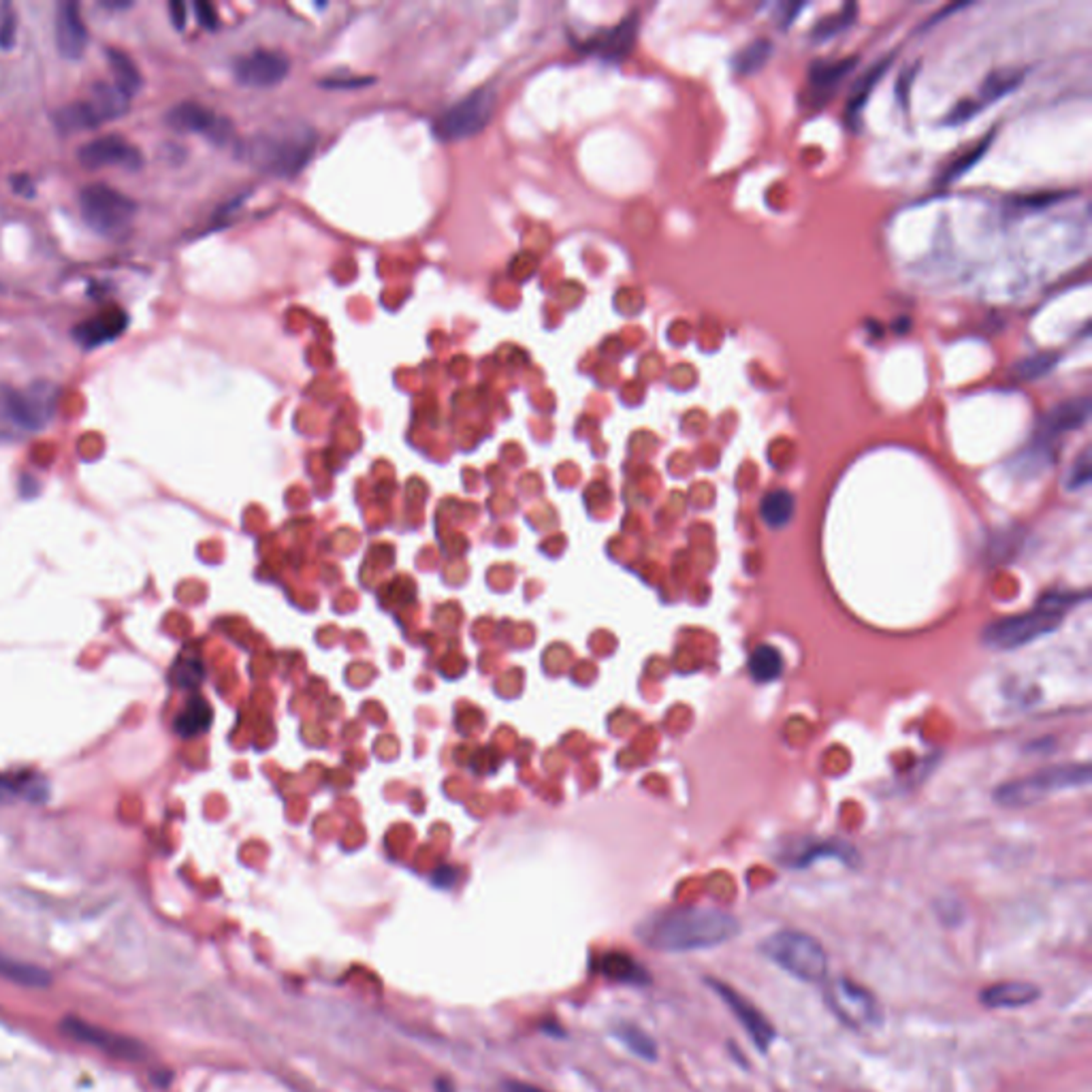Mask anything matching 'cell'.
<instances>
[{"label":"cell","instance_id":"6da1fadb","mask_svg":"<svg viewBox=\"0 0 1092 1092\" xmlns=\"http://www.w3.org/2000/svg\"><path fill=\"white\" fill-rule=\"evenodd\" d=\"M741 921L715 907H674L642 921L640 939L657 951L681 953L711 949L732 941Z\"/></svg>","mask_w":1092,"mask_h":1092},{"label":"cell","instance_id":"7a4b0ae2","mask_svg":"<svg viewBox=\"0 0 1092 1092\" xmlns=\"http://www.w3.org/2000/svg\"><path fill=\"white\" fill-rule=\"evenodd\" d=\"M316 133L303 125H282L258 133L245 144L243 157L263 174L292 178L312 159Z\"/></svg>","mask_w":1092,"mask_h":1092},{"label":"cell","instance_id":"3957f363","mask_svg":"<svg viewBox=\"0 0 1092 1092\" xmlns=\"http://www.w3.org/2000/svg\"><path fill=\"white\" fill-rule=\"evenodd\" d=\"M1075 604H1078V595L1048 593L1033 610L988 625L983 632V642L998 651L1024 647L1028 642L1052 634L1063 621L1065 612Z\"/></svg>","mask_w":1092,"mask_h":1092},{"label":"cell","instance_id":"277c9868","mask_svg":"<svg viewBox=\"0 0 1092 1092\" xmlns=\"http://www.w3.org/2000/svg\"><path fill=\"white\" fill-rule=\"evenodd\" d=\"M760 951L792 977L807 983L828 979V953L815 936L801 930H779L760 943Z\"/></svg>","mask_w":1092,"mask_h":1092},{"label":"cell","instance_id":"5b68a950","mask_svg":"<svg viewBox=\"0 0 1092 1092\" xmlns=\"http://www.w3.org/2000/svg\"><path fill=\"white\" fill-rule=\"evenodd\" d=\"M1090 781V766L1088 764H1063V766H1048L1041 771L1003 783L996 790L994 798L998 805L1018 809V807H1030L1041 803L1045 796L1052 792H1063L1073 788H1084Z\"/></svg>","mask_w":1092,"mask_h":1092},{"label":"cell","instance_id":"8992f818","mask_svg":"<svg viewBox=\"0 0 1092 1092\" xmlns=\"http://www.w3.org/2000/svg\"><path fill=\"white\" fill-rule=\"evenodd\" d=\"M80 209L86 224L99 235L118 237L131 226L137 203L107 183H90L80 194Z\"/></svg>","mask_w":1092,"mask_h":1092},{"label":"cell","instance_id":"52a82bcc","mask_svg":"<svg viewBox=\"0 0 1092 1092\" xmlns=\"http://www.w3.org/2000/svg\"><path fill=\"white\" fill-rule=\"evenodd\" d=\"M824 1001L837 1020L852 1030H869L884 1022V1007L877 996L848 977L830 979Z\"/></svg>","mask_w":1092,"mask_h":1092},{"label":"cell","instance_id":"ba28073f","mask_svg":"<svg viewBox=\"0 0 1092 1092\" xmlns=\"http://www.w3.org/2000/svg\"><path fill=\"white\" fill-rule=\"evenodd\" d=\"M496 110V92L491 88L474 90L472 95L464 97L434 122V133L444 142L466 140L481 133Z\"/></svg>","mask_w":1092,"mask_h":1092},{"label":"cell","instance_id":"9c48e42d","mask_svg":"<svg viewBox=\"0 0 1092 1092\" xmlns=\"http://www.w3.org/2000/svg\"><path fill=\"white\" fill-rule=\"evenodd\" d=\"M52 391H18L13 387H0V419L9 421L15 427L43 429L52 417Z\"/></svg>","mask_w":1092,"mask_h":1092},{"label":"cell","instance_id":"30bf717a","mask_svg":"<svg viewBox=\"0 0 1092 1092\" xmlns=\"http://www.w3.org/2000/svg\"><path fill=\"white\" fill-rule=\"evenodd\" d=\"M706 983H709L713 992L728 1005L732 1016L741 1022V1026L745 1028V1033L749 1035L753 1045H756L758 1052L766 1054L768 1050H771V1045L777 1037V1030L771 1024V1020H768L764 1013L749 1001V998H745L736 988L728 986V983L713 977L706 979Z\"/></svg>","mask_w":1092,"mask_h":1092},{"label":"cell","instance_id":"8fae6325","mask_svg":"<svg viewBox=\"0 0 1092 1092\" xmlns=\"http://www.w3.org/2000/svg\"><path fill=\"white\" fill-rule=\"evenodd\" d=\"M77 161L92 172L103 167H125L129 172H140L144 167V154L122 137L107 135L77 150Z\"/></svg>","mask_w":1092,"mask_h":1092},{"label":"cell","instance_id":"7c38bea8","mask_svg":"<svg viewBox=\"0 0 1092 1092\" xmlns=\"http://www.w3.org/2000/svg\"><path fill=\"white\" fill-rule=\"evenodd\" d=\"M167 125L180 133L205 135L207 140L216 144H224L230 137V125L224 118L213 114L209 107L192 103V101L176 105L174 110L167 114Z\"/></svg>","mask_w":1092,"mask_h":1092},{"label":"cell","instance_id":"4fadbf2b","mask_svg":"<svg viewBox=\"0 0 1092 1092\" xmlns=\"http://www.w3.org/2000/svg\"><path fill=\"white\" fill-rule=\"evenodd\" d=\"M63 1030L75 1041L92 1045V1048L103 1050V1052L112 1054V1056L125 1058V1060H142L144 1058V1048H142L140 1041L122 1037L118 1033H112V1030L99 1028V1026L90 1024V1022L67 1018L63 1022Z\"/></svg>","mask_w":1092,"mask_h":1092},{"label":"cell","instance_id":"5bb4252c","mask_svg":"<svg viewBox=\"0 0 1092 1092\" xmlns=\"http://www.w3.org/2000/svg\"><path fill=\"white\" fill-rule=\"evenodd\" d=\"M235 80L243 86L250 88H269L280 84L288 75V60L282 54L275 52H252L248 56H241L233 65Z\"/></svg>","mask_w":1092,"mask_h":1092},{"label":"cell","instance_id":"9a60e30c","mask_svg":"<svg viewBox=\"0 0 1092 1092\" xmlns=\"http://www.w3.org/2000/svg\"><path fill=\"white\" fill-rule=\"evenodd\" d=\"M88 26L82 18L80 5L65 0L56 9V48L67 60H80L88 50Z\"/></svg>","mask_w":1092,"mask_h":1092},{"label":"cell","instance_id":"2e32d148","mask_svg":"<svg viewBox=\"0 0 1092 1092\" xmlns=\"http://www.w3.org/2000/svg\"><path fill=\"white\" fill-rule=\"evenodd\" d=\"M127 327H129L127 312H122L120 307H112V310H105L97 316L80 322V325L73 329V337L82 348L90 350V348H97L118 340V337L127 331Z\"/></svg>","mask_w":1092,"mask_h":1092},{"label":"cell","instance_id":"e0dca14e","mask_svg":"<svg viewBox=\"0 0 1092 1092\" xmlns=\"http://www.w3.org/2000/svg\"><path fill=\"white\" fill-rule=\"evenodd\" d=\"M822 858H839L845 865H856V852L845 843L835 841H803L792 848L783 850L781 865L790 869H807L815 860Z\"/></svg>","mask_w":1092,"mask_h":1092},{"label":"cell","instance_id":"ac0fdd59","mask_svg":"<svg viewBox=\"0 0 1092 1092\" xmlns=\"http://www.w3.org/2000/svg\"><path fill=\"white\" fill-rule=\"evenodd\" d=\"M1041 990L1030 981L1009 979L986 986L979 994V1001L988 1009H1020L1039 1001Z\"/></svg>","mask_w":1092,"mask_h":1092},{"label":"cell","instance_id":"d6986e66","mask_svg":"<svg viewBox=\"0 0 1092 1092\" xmlns=\"http://www.w3.org/2000/svg\"><path fill=\"white\" fill-rule=\"evenodd\" d=\"M1092 410V399L1088 395L1067 399V402L1054 406L1048 417L1043 419V434L1045 436H1063L1069 432L1080 429Z\"/></svg>","mask_w":1092,"mask_h":1092},{"label":"cell","instance_id":"ffe728a7","mask_svg":"<svg viewBox=\"0 0 1092 1092\" xmlns=\"http://www.w3.org/2000/svg\"><path fill=\"white\" fill-rule=\"evenodd\" d=\"M638 35V18L636 15H627L623 22H619L614 28L597 41L595 52L606 60H621L629 52H632Z\"/></svg>","mask_w":1092,"mask_h":1092},{"label":"cell","instance_id":"44dd1931","mask_svg":"<svg viewBox=\"0 0 1092 1092\" xmlns=\"http://www.w3.org/2000/svg\"><path fill=\"white\" fill-rule=\"evenodd\" d=\"M599 971H602V975L621 983H634V986H644V983H649L647 968H644L640 962H636L632 956L619 951L604 953L602 960H599Z\"/></svg>","mask_w":1092,"mask_h":1092},{"label":"cell","instance_id":"7402d4cb","mask_svg":"<svg viewBox=\"0 0 1092 1092\" xmlns=\"http://www.w3.org/2000/svg\"><path fill=\"white\" fill-rule=\"evenodd\" d=\"M107 63H110V69L114 75V86L122 92V95H127L131 99L142 90L144 86L142 71L127 52L112 48L110 52H107Z\"/></svg>","mask_w":1092,"mask_h":1092},{"label":"cell","instance_id":"603a6c76","mask_svg":"<svg viewBox=\"0 0 1092 1092\" xmlns=\"http://www.w3.org/2000/svg\"><path fill=\"white\" fill-rule=\"evenodd\" d=\"M129 101L131 99L127 95H122L114 84H101V82L92 86L90 99H88V103L95 107V112L99 114L101 122H110L125 116L131 107Z\"/></svg>","mask_w":1092,"mask_h":1092},{"label":"cell","instance_id":"cb8c5ba5","mask_svg":"<svg viewBox=\"0 0 1092 1092\" xmlns=\"http://www.w3.org/2000/svg\"><path fill=\"white\" fill-rule=\"evenodd\" d=\"M54 122L63 133L92 131L103 125L99 114L95 112V107H92L88 101H75L71 105H65L63 110H58L54 114Z\"/></svg>","mask_w":1092,"mask_h":1092},{"label":"cell","instance_id":"d4e9b609","mask_svg":"<svg viewBox=\"0 0 1092 1092\" xmlns=\"http://www.w3.org/2000/svg\"><path fill=\"white\" fill-rule=\"evenodd\" d=\"M211 719H213V711L209 702L194 696L186 706H183V711L176 717V732L182 738L198 736L209 730Z\"/></svg>","mask_w":1092,"mask_h":1092},{"label":"cell","instance_id":"484cf974","mask_svg":"<svg viewBox=\"0 0 1092 1092\" xmlns=\"http://www.w3.org/2000/svg\"><path fill=\"white\" fill-rule=\"evenodd\" d=\"M892 60H895V54H892V56H884L882 60H877V63H875V65H873V67L854 84V90H852V95H850V99H848V116H850V118H856L860 112L865 110V105H867V101H869V97H871V92L875 90L877 84H880V80L884 77V73L890 69Z\"/></svg>","mask_w":1092,"mask_h":1092},{"label":"cell","instance_id":"4316f807","mask_svg":"<svg viewBox=\"0 0 1092 1092\" xmlns=\"http://www.w3.org/2000/svg\"><path fill=\"white\" fill-rule=\"evenodd\" d=\"M0 977H5L13 983H20V986H28V988H45V986H50V981H52L48 971H43V968H39L35 964L13 960V958L7 956V953H0Z\"/></svg>","mask_w":1092,"mask_h":1092},{"label":"cell","instance_id":"83f0119b","mask_svg":"<svg viewBox=\"0 0 1092 1092\" xmlns=\"http://www.w3.org/2000/svg\"><path fill=\"white\" fill-rule=\"evenodd\" d=\"M856 65H858V56L837 58V60H815L809 69V82L813 88L828 90L837 86Z\"/></svg>","mask_w":1092,"mask_h":1092},{"label":"cell","instance_id":"f1b7e54d","mask_svg":"<svg viewBox=\"0 0 1092 1092\" xmlns=\"http://www.w3.org/2000/svg\"><path fill=\"white\" fill-rule=\"evenodd\" d=\"M1024 77H1026V71L1022 69H994L992 73H988L986 80H983L979 88L983 105L1011 95V92L1018 90V86L1024 82Z\"/></svg>","mask_w":1092,"mask_h":1092},{"label":"cell","instance_id":"f546056e","mask_svg":"<svg viewBox=\"0 0 1092 1092\" xmlns=\"http://www.w3.org/2000/svg\"><path fill=\"white\" fill-rule=\"evenodd\" d=\"M796 502L794 496L786 489H775L771 494H766L760 506L762 519L768 528H786L794 517Z\"/></svg>","mask_w":1092,"mask_h":1092},{"label":"cell","instance_id":"4dcf8cb0","mask_svg":"<svg viewBox=\"0 0 1092 1092\" xmlns=\"http://www.w3.org/2000/svg\"><path fill=\"white\" fill-rule=\"evenodd\" d=\"M994 129L990 133H986L981 137V140L973 146L968 148L966 152H962L958 159H953L945 169H943V176H941V183H949V182H956L960 180L962 176H966L971 169L983 159V154L988 152V148L992 146L994 142Z\"/></svg>","mask_w":1092,"mask_h":1092},{"label":"cell","instance_id":"1f68e13d","mask_svg":"<svg viewBox=\"0 0 1092 1092\" xmlns=\"http://www.w3.org/2000/svg\"><path fill=\"white\" fill-rule=\"evenodd\" d=\"M749 672L758 683L775 681L783 672V657L781 653L771 647V644H762L749 657Z\"/></svg>","mask_w":1092,"mask_h":1092},{"label":"cell","instance_id":"d6a6232c","mask_svg":"<svg viewBox=\"0 0 1092 1092\" xmlns=\"http://www.w3.org/2000/svg\"><path fill=\"white\" fill-rule=\"evenodd\" d=\"M771 54H773V43L771 41L764 39V37L753 39L751 43L745 45L741 52H736V56L732 58V69L736 73H741V75L756 73L768 63Z\"/></svg>","mask_w":1092,"mask_h":1092},{"label":"cell","instance_id":"836d02e7","mask_svg":"<svg viewBox=\"0 0 1092 1092\" xmlns=\"http://www.w3.org/2000/svg\"><path fill=\"white\" fill-rule=\"evenodd\" d=\"M614 1035H617L625 1048L632 1054H636L638 1058H642V1060H655L657 1058V1045H655L653 1037L649 1033H644L640 1026L629 1024V1022L619 1024L617 1030H614Z\"/></svg>","mask_w":1092,"mask_h":1092},{"label":"cell","instance_id":"e575fe53","mask_svg":"<svg viewBox=\"0 0 1092 1092\" xmlns=\"http://www.w3.org/2000/svg\"><path fill=\"white\" fill-rule=\"evenodd\" d=\"M856 13H858V5L856 3H848L843 5L839 11L826 15L824 20H820L818 24L813 26V39L815 41H826L830 37L839 35L841 30L848 28L852 22H856Z\"/></svg>","mask_w":1092,"mask_h":1092},{"label":"cell","instance_id":"d590c367","mask_svg":"<svg viewBox=\"0 0 1092 1092\" xmlns=\"http://www.w3.org/2000/svg\"><path fill=\"white\" fill-rule=\"evenodd\" d=\"M1058 361H1060V355H1056V352H1043V355L1022 359L1013 369H1016V376L1022 380H1037V378H1043L1045 374H1050Z\"/></svg>","mask_w":1092,"mask_h":1092},{"label":"cell","instance_id":"8d00e7d4","mask_svg":"<svg viewBox=\"0 0 1092 1092\" xmlns=\"http://www.w3.org/2000/svg\"><path fill=\"white\" fill-rule=\"evenodd\" d=\"M174 679L180 687H196L203 681V666L198 659H182L174 670Z\"/></svg>","mask_w":1092,"mask_h":1092},{"label":"cell","instance_id":"74e56055","mask_svg":"<svg viewBox=\"0 0 1092 1092\" xmlns=\"http://www.w3.org/2000/svg\"><path fill=\"white\" fill-rule=\"evenodd\" d=\"M18 41V15L7 5L0 13V50H13Z\"/></svg>","mask_w":1092,"mask_h":1092},{"label":"cell","instance_id":"f35d334b","mask_svg":"<svg viewBox=\"0 0 1092 1092\" xmlns=\"http://www.w3.org/2000/svg\"><path fill=\"white\" fill-rule=\"evenodd\" d=\"M1071 196V192H1056V190H1043V192H1033V194H1026V196H1020L1016 198V205L1018 207H1026V209H1041V207H1050L1058 201H1063V198Z\"/></svg>","mask_w":1092,"mask_h":1092},{"label":"cell","instance_id":"ab89813d","mask_svg":"<svg viewBox=\"0 0 1092 1092\" xmlns=\"http://www.w3.org/2000/svg\"><path fill=\"white\" fill-rule=\"evenodd\" d=\"M1090 476H1092V468H1090V451L1086 449L1080 459L1075 461L1071 472H1069V479H1067V487L1069 489H1082L1090 483Z\"/></svg>","mask_w":1092,"mask_h":1092},{"label":"cell","instance_id":"60d3db41","mask_svg":"<svg viewBox=\"0 0 1092 1092\" xmlns=\"http://www.w3.org/2000/svg\"><path fill=\"white\" fill-rule=\"evenodd\" d=\"M981 107H983V103H977V101H960L947 114L945 122H947V125H962V122H966L968 118H973L975 114H979Z\"/></svg>","mask_w":1092,"mask_h":1092},{"label":"cell","instance_id":"b9f144b4","mask_svg":"<svg viewBox=\"0 0 1092 1092\" xmlns=\"http://www.w3.org/2000/svg\"><path fill=\"white\" fill-rule=\"evenodd\" d=\"M917 75V65H911L910 69H905V73L899 77L897 82V99L903 107L910 105V92H911V84L915 80Z\"/></svg>","mask_w":1092,"mask_h":1092},{"label":"cell","instance_id":"7bdbcfd3","mask_svg":"<svg viewBox=\"0 0 1092 1092\" xmlns=\"http://www.w3.org/2000/svg\"><path fill=\"white\" fill-rule=\"evenodd\" d=\"M194 13H196V20L198 24H201L205 30H216L220 20H218V11L213 9V5L209 3H196L194 5Z\"/></svg>","mask_w":1092,"mask_h":1092},{"label":"cell","instance_id":"ee69618b","mask_svg":"<svg viewBox=\"0 0 1092 1092\" xmlns=\"http://www.w3.org/2000/svg\"><path fill=\"white\" fill-rule=\"evenodd\" d=\"M169 18H172V24L178 30H183L188 22V7L180 3V0H174V3H169Z\"/></svg>","mask_w":1092,"mask_h":1092},{"label":"cell","instance_id":"f6af8a7d","mask_svg":"<svg viewBox=\"0 0 1092 1092\" xmlns=\"http://www.w3.org/2000/svg\"><path fill=\"white\" fill-rule=\"evenodd\" d=\"M803 9H805V5H801V3H788V5H783V9H781V20H779V22H781V28H788V26L796 20V15L801 13Z\"/></svg>","mask_w":1092,"mask_h":1092},{"label":"cell","instance_id":"bcb514c9","mask_svg":"<svg viewBox=\"0 0 1092 1092\" xmlns=\"http://www.w3.org/2000/svg\"><path fill=\"white\" fill-rule=\"evenodd\" d=\"M33 188H35V183H33V182H30V178H28V176H18V178H13V190H15V192H18V194H24V196H33V194H35V190H33Z\"/></svg>","mask_w":1092,"mask_h":1092},{"label":"cell","instance_id":"7dc6e473","mask_svg":"<svg viewBox=\"0 0 1092 1092\" xmlns=\"http://www.w3.org/2000/svg\"><path fill=\"white\" fill-rule=\"evenodd\" d=\"M506 1092H545V1090L526 1082H509L506 1084Z\"/></svg>","mask_w":1092,"mask_h":1092},{"label":"cell","instance_id":"c3c4849f","mask_svg":"<svg viewBox=\"0 0 1092 1092\" xmlns=\"http://www.w3.org/2000/svg\"><path fill=\"white\" fill-rule=\"evenodd\" d=\"M18 792H20L18 786H13V783H11L9 779L0 777V798H5V796H18Z\"/></svg>","mask_w":1092,"mask_h":1092},{"label":"cell","instance_id":"681fc988","mask_svg":"<svg viewBox=\"0 0 1092 1092\" xmlns=\"http://www.w3.org/2000/svg\"><path fill=\"white\" fill-rule=\"evenodd\" d=\"M105 9H127L131 7V3H103Z\"/></svg>","mask_w":1092,"mask_h":1092}]
</instances>
